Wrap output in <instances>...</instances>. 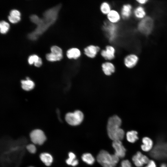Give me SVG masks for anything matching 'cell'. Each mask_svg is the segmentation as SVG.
<instances>
[{"label":"cell","instance_id":"obj_25","mask_svg":"<svg viewBox=\"0 0 167 167\" xmlns=\"http://www.w3.org/2000/svg\"><path fill=\"white\" fill-rule=\"evenodd\" d=\"M22 87L23 89L26 91H29L34 87V83L32 80L27 78L26 80H23L21 81Z\"/></svg>","mask_w":167,"mask_h":167},{"label":"cell","instance_id":"obj_27","mask_svg":"<svg viewBox=\"0 0 167 167\" xmlns=\"http://www.w3.org/2000/svg\"><path fill=\"white\" fill-rule=\"evenodd\" d=\"M9 24L4 21H2L0 23V32L2 34L6 33L9 29Z\"/></svg>","mask_w":167,"mask_h":167},{"label":"cell","instance_id":"obj_29","mask_svg":"<svg viewBox=\"0 0 167 167\" xmlns=\"http://www.w3.org/2000/svg\"><path fill=\"white\" fill-rule=\"evenodd\" d=\"M38 56L34 54L30 56L28 58V62L29 64L31 65L35 63L38 60L39 58Z\"/></svg>","mask_w":167,"mask_h":167},{"label":"cell","instance_id":"obj_10","mask_svg":"<svg viewBox=\"0 0 167 167\" xmlns=\"http://www.w3.org/2000/svg\"><path fill=\"white\" fill-rule=\"evenodd\" d=\"M112 146L115 150V155L119 158L124 157L126 150L123 145L121 141H113Z\"/></svg>","mask_w":167,"mask_h":167},{"label":"cell","instance_id":"obj_4","mask_svg":"<svg viewBox=\"0 0 167 167\" xmlns=\"http://www.w3.org/2000/svg\"><path fill=\"white\" fill-rule=\"evenodd\" d=\"M84 115L81 111L77 110L73 113H67L65 116V120L69 125L76 126L80 124L84 119Z\"/></svg>","mask_w":167,"mask_h":167},{"label":"cell","instance_id":"obj_26","mask_svg":"<svg viewBox=\"0 0 167 167\" xmlns=\"http://www.w3.org/2000/svg\"><path fill=\"white\" fill-rule=\"evenodd\" d=\"M46 59L49 61L54 62L59 61L62 59L63 55H60L51 53L46 55Z\"/></svg>","mask_w":167,"mask_h":167},{"label":"cell","instance_id":"obj_1","mask_svg":"<svg viewBox=\"0 0 167 167\" xmlns=\"http://www.w3.org/2000/svg\"><path fill=\"white\" fill-rule=\"evenodd\" d=\"M60 5H58L46 11L43 14V18H39L35 15L30 16L31 21L36 24L37 26L35 30L28 35L29 39L36 40L56 20Z\"/></svg>","mask_w":167,"mask_h":167},{"label":"cell","instance_id":"obj_22","mask_svg":"<svg viewBox=\"0 0 167 167\" xmlns=\"http://www.w3.org/2000/svg\"><path fill=\"white\" fill-rule=\"evenodd\" d=\"M138 134L137 132L135 131H128L126 135L127 140L130 143H134L139 139Z\"/></svg>","mask_w":167,"mask_h":167},{"label":"cell","instance_id":"obj_13","mask_svg":"<svg viewBox=\"0 0 167 167\" xmlns=\"http://www.w3.org/2000/svg\"><path fill=\"white\" fill-rule=\"evenodd\" d=\"M116 25V24H111L108 21L107 23H106L103 27L109 37V39L111 41L113 40L116 36L117 28Z\"/></svg>","mask_w":167,"mask_h":167},{"label":"cell","instance_id":"obj_8","mask_svg":"<svg viewBox=\"0 0 167 167\" xmlns=\"http://www.w3.org/2000/svg\"><path fill=\"white\" fill-rule=\"evenodd\" d=\"M101 50L99 46L90 44L84 48L83 53L86 57L89 58L93 59L96 57Z\"/></svg>","mask_w":167,"mask_h":167},{"label":"cell","instance_id":"obj_35","mask_svg":"<svg viewBox=\"0 0 167 167\" xmlns=\"http://www.w3.org/2000/svg\"><path fill=\"white\" fill-rule=\"evenodd\" d=\"M160 167H167V165L165 164H162L161 165Z\"/></svg>","mask_w":167,"mask_h":167},{"label":"cell","instance_id":"obj_9","mask_svg":"<svg viewBox=\"0 0 167 167\" xmlns=\"http://www.w3.org/2000/svg\"><path fill=\"white\" fill-rule=\"evenodd\" d=\"M132 159L137 167H142L144 165L147 164L150 161L147 156L139 151L133 156Z\"/></svg>","mask_w":167,"mask_h":167},{"label":"cell","instance_id":"obj_28","mask_svg":"<svg viewBox=\"0 0 167 167\" xmlns=\"http://www.w3.org/2000/svg\"><path fill=\"white\" fill-rule=\"evenodd\" d=\"M51 53L55 54L58 55H63L62 49L59 47L57 46H54L51 48Z\"/></svg>","mask_w":167,"mask_h":167},{"label":"cell","instance_id":"obj_5","mask_svg":"<svg viewBox=\"0 0 167 167\" xmlns=\"http://www.w3.org/2000/svg\"><path fill=\"white\" fill-rule=\"evenodd\" d=\"M153 26V21L151 18L146 17L141 20L138 25V29L142 33L148 35L151 33Z\"/></svg>","mask_w":167,"mask_h":167},{"label":"cell","instance_id":"obj_33","mask_svg":"<svg viewBox=\"0 0 167 167\" xmlns=\"http://www.w3.org/2000/svg\"><path fill=\"white\" fill-rule=\"evenodd\" d=\"M42 64V61L41 58H39L38 61L34 64L36 67H40Z\"/></svg>","mask_w":167,"mask_h":167},{"label":"cell","instance_id":"obj_21","mask_svg":"<svg viewBox=\"0 0 167 167\" xmlns=\"http://www.w3.org/2000/svg\"><path fill=\"white\" fill-rule=\"evenodd\" d=\"M112 9L111 4L107 1L102 2L100 6V11L104 15H106Z\"/></svg>","mask_w":167,"mask_h":167},{"label":"cell","instance_id":"obj_6","mask_svg":"<svg viewBox=\"0 0 167 167\" xmlns=\"http://www.w3.org/2000/svg\"><path fill=\"white\" fill-rule=\"evenodd\" d=\"M31 141L34 144L41 145L44 143L46 139L45 133L41 130L35 129L32 131L30 134Z\"/></svg>","mask_w":167,"mask_h":167},{"label":"cell","instance_id":"obj_18","mask_svg":"<svg viewBox=\"0 0 167 167\" xmlns=\"http://www.w3.org/2000/svg\"><path fill=\"white\" fill-rule=\"evenodd\" d=\"M20 13L18 10H13L10 11L8 19L11 23H16L20 20Z\"/></svg>","mask_w":167,"mask_h":167},{"label":"cell","instance_id":"obj_36","mask_svg":"<svg viewBox=\"0 0 167 167\" xmlns=\"http://www.w3.org/2000/svg\"><path fill=\"white\" fill-rule=\"evenodd\" d=\"M34 167L32 166H29V167Z\"/></svg>","mask_w":167,"mask_h":167},{"label":"cell","instance_id":"obj_7","mask_svg":"<svg viewBox=\"0 0 167 167\" xmlns=\"http://www.w3.org/2000/svg\"><path fill=\"white\" fill-rule=\"evenodd\" d=\"M116 49L111 45H106L105 48L101 50L100 54L101 56L107 61H111L116 57Z\"/></svg>","mask_w":167,"mask_h":167},{"label":"cell","instance_id":"obj_14","mask_svg":"<svg viewBox=\"0 0 167 167\" xmlns=\"http://www.w3.org/2000/svg\"><path fill=\"white\" fill-rule=\"evenodd\" d=\"M82 52L77 47H71L68 49L66 52V55L70 59L77 60L82 56Z\"/></svg>","mask_w":167,"mask_h":167},{"label":"cell","instance_id":"obj_34","mask_svg":"<svg viewBox=\"0 0 167 167\" xmlns=\"http://www.w3.org/2000/svg\"><path fill=\"white\" fill-rule=\"evenodd\" d=\"M137 2L140 5H144L146 4L148 1L147 0H137Z\"/></svg>","mask_w":167,"mask_h":167},{"label":"cell","instance_id":"obj_37","mask_svg":"<svg viewBox=\"0 0 167 167\" xmlns=\"http://www.w3.org/2000/svg\"></svg>","mask_w":167,"mask_h":167},{"label":"cell","instance_id":"obj_19","mask_svg":"<svg viewBox=\"0 0 167 167\" xmlns=\"http://www.w3.org/2000/svg\"><path fill=\"white\" fill-rule=\"evenodd\" d=\"M133 13L135 17L139 19L142 20L146 17L145 10L141 6L137 7L134 10Z\"/></svg>","mask_w":167,"mask_h":167},{"label":"cell","instance_id":"obj_16","mask_svg":"<svg viewBox=\"0 0 167 167\" xmlns=\"http://www.w3.org/2000/svg\"><path fill=\"white\" fill-rule=\"evenodd\" d=\"M101 67L104 74L107 75H111L115 71L114 64L109 61H106L103 62L101 65Z\"/></svg>","mask_w":167,"mask_h":167},{"label":"cell","instance_id":"obj_12","mask_svg":"<svg viewBox=\"0 0 167 167\" xmlns=\"http://www.w3.org/2000/svg\"><path fill=\"white\" fill-rule=\"evenodd\" d=\"M106 17L108 22L115 24L118 23L122 19L120 12L117 10L113 9Z\"/></svg>","mask_w":167,"mask_h":167},{"label":"cell","instance_id":"obj_31","mask_svg":"<svg viewBox=\"0 0 167 167\" xmlns=\"http://www.w3.org/2000/svg\"><path fill=\"white\" fill-rule=\"evenodd\" d=\"M121 167H132L131 164L129 161L125 160L121 163Z\"/></svg>","mask_w":167,"mask_h":167},{"label":"cell","instance_id":"obj_30","mask_svg":"<svg viewBox=\"0 0 167 167\" xmlns=\"http://www.w3.org/2000/svg\"><path fill=\"white\" fill-rule=\"evenodd\" d=\"M26 148L27 150L31 153H35L36 151L35 146L32 144L28 145L26 147Z\"/></svg>","mask_w":167,"mask_h":167},{"label":"cell","instance_id":"obj_23","mask_svg":"<svg viewBox=\"0 0 167 167\" xmlns=\"http://www.w3.org/2000/svg\"><path fill=\"white\" fill-rule=\"evenodd\" d=\"M68 157V158L66 161V163L67 165L73 166H75L78 165V161L76 159V155L74 153L72 152H69Z\"/></svg>","mask_w":167,"mask_h":167},{"label":"cell","instance_id":"obj_2","mask_svg":"<svg viewBox=\"0 0 167 167\" xmlns=\"http://www.w3.org/2000/svg\"><path fill=\"white\" fill-rule=\"evenodd\" d=\"M122 121L118 116L115 115L110 118L108 122L107 131L109 137L113 141H121L125 135L124 130L120 128Z\"/></svg>","mask_w":167,"mask_h":167},{"label":"cell","instance_id":"obj_11","mask_svg":"<svg viewBox=\"0 0 167 167\" xmlns=\"http://www.w3.org/2000/svg\"><path fill=\"white\" fill-rule=\"evenodd\" d=\"M139 60L138 56L137 55L134 54H130L124 57V63L126 67L131 68L136 65Z\"/></svg>","mask_w":167,"mask_h":167},{"label":"cell","instance_id":"obj_24","mask_svg":"<svg viewBox=\"0 0 167 167\" xmlns=\"http://www.w3.org/2000/svg\"><path fill=\"white\" fill-rule=\"evenodd\" d=\"M81 159L84 162L90 165L93 164L95 161V158L93 156L88 153L83 154L82 156Z\"/></svg>","mask_w":167,"mask_h":167},{"label":"cell","instance_id":"obj_15","mask_svg":"<svg viewBox=\"0 0 167 167\" xmlns=\"http://www.w3.org/2000/svg\"><path fill=\"white\" fill-rule=\"evenodd\" d=\"M132 7L129 3L124 4L122 6L120 12L122 18L124 20L129 19L132 13Z\"/></svg>","mask_w":167,"mask_h":167},{"label":"cell","instance_id":"obj_17","mask_svg":"<svg viewBox=\"0 0 167 167\" xmlns=\"http://www.w3.org/2000/svg\"><path fill=\"white\" fill-rule=\"evenodd\" d=\"M142 144L141 146V149L144 152H148L152 148L153 143L152 139L148 137H145L142 139Z\"/></svg>","mask_w":167,"mask_h":167},{"label":"cell","instance_id":"obj_32","mask_svg":"<svg viewBox=\"0 0 167 167\" xmlns=\"http://www.w3.org/2000/svg\"><path fill=\"white\" fill-rule=\"evenodd\" d=\"M145 167H157L155 162L153 160H150Z\"/></svg>","mask_w":167,"mask_h":167},{"label":"cell","instance_id":"obj_20","mask_svg":"<svg viewBox=\"0 0 167 167\" xmlns=\"http://www.w3.org/2000/svg\"><path fill=\"white\" fill-rule=\"evenodd\" d=\"M41 161L47 166H49L53 161L52 156L49 153L46 152L41 153L40 156Z\"/></svg>","mask_w":167,"mask_h":167},{"label":"cell","instance_id":"obj_3","mask_svg":"<svg viewBox=\"0 0 167 167\" xmlns=\"http://www.w3.org/2000/svg\"><path fill=\"white\" fill-rule=\"evenodd\" d=\"M96 159L103 167H115L119 158L114 154H111L105 150H102L97 155Z\"/></svg>","mask_w":167,"mask_h":167}]
</instances>
